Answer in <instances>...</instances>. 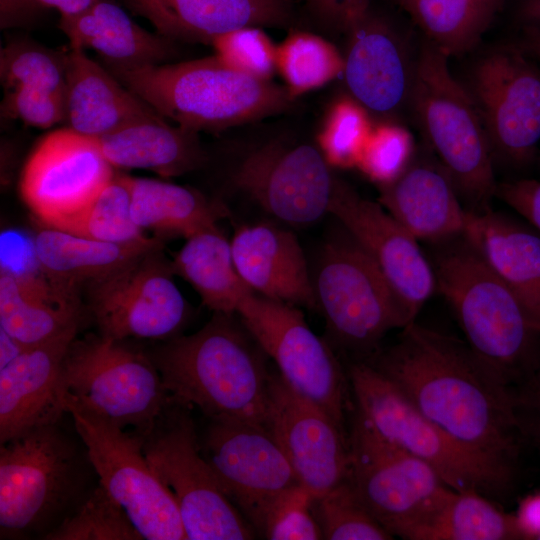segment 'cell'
Segmentation results:
<instances>
[{
	"instance_id": "14",
	"label": "cell",
	"mask_w": 540,
	"mask_h": 540,
	"mask_svg": "<svg viewBox=\"0 0 540 540\" xmlns=\"http://www.w3.org/2000/svg\"><path fill=\"white\" fill-rule=\"evenodd\" d=\"M162 249L88 284L89 310L101 335L160 341L177 336L188 307Z\"/></svg>"
},
{
	"instance_id": "12",
	"label": "cell",
	"mask_w": 540,
	"mask_h": 540,
	"mask_svg": "<svg viewBox=\"0 0 540 540\" xmlns=\"http://www.w3.org/2000/svg\"><path fill=\"white\" fill-rule=\"evenodd\" d=\"M93 470L146 540H185L176 502L151 469L142 434L64 399Z\"/></svg>"
},
{
	"instance_id": "5",
	"label": "cell",
	"mask_w": 540,
	"mask_h": 540,
	"mask_svg": "<svg viewBox=\"0 0 540 540\" xmlns=\"http://www.w3.org/2000/svg\"><path fill=\"white\" fill-rule=\"evenodd\" d=\"M59 422L28 430L0 447L1 538L44 537L87 497V467Z\"/></svg>"
},
{
	"instance_id": "31",
	"label": "cell",
	"mask_w": 540,
	"mask_h": 540,
	"mask_svg": "<svg viewBox=\"0 0 540 540\" xmlns=\"http://www.w3.org/2000/svg\"><path fill=\"white\" fill-rule=\"evenodd\" d=\"M170 263L173 274L187 281L214 313H236L241 299L252 291L237 272L231 242L217 226L186 238Z\"/></svg>"
},
{
	"instance_id": "4",
	"label": "cell",
	"mask_w": 540,
	"mask_h": 540,
	"mask_svg": "<svg viewBox=\"0 0 540 540\" xmlns=\"http://www.w3.org/2000/svg\"><path fill=\"white\" fill-rule=\"evenodd\" d=\"M434 273L473 352L512 391L523 385L540 367V333L512 291L466 241Z\"/></svg>"
},
{
	"instance_id": "47",
	"label": "cell",
	"mask_w": 540,
	"mask_h": 540,
	"mask_svg": "<svg viewBox=\"0 0 540 540\" xmlns=\"http://www.w3.org/2000/svg\"><path fill=\"white\" fill-rule=\"evenodd\" d=\"M513 394L515 414L523 436L540 450V367Z\"/></svg>"
},
{
	"instance_id": "16",
	"label": "cell",
	"mask_w": 540,
	"mask_h": 540,
	"mask_svg": "<svg viewBox=\"0 0 540 540\" xmlns=\"http://www.w3.org/2000/svg\"><path fill=\"white\" fill-rule=\"evenodd\" d=\"M199 441L225 494L256 532L274 500L300 484L267 425L209 419Z\"/></svg>"
},
{
	"instance_id": "30",
	"label": "cell",
	"mask_w": 540,
	"mask_h": 540,
	"mask_svg": "<svg viewBox=\"0 0 540 540\" xmlns=\"http://www.w3.org/2000/svg\"><path fill=\"white\" fill-rule=\"evenodd\" d=\"M97 141L113 167L146 169L163 177L193 171L206 160L198 132L170 125L160 114L131 122Z\"/></svg>"
},
{
	"instance_id": "37",
	"label": "cell",
	"mask_w": 540,
	"mask_h": 540,
	"mask_svg": "<svg viewBox=\"0 0 540 540\" xmlns=\"http://www.w3.org/2000/svg\"><path fill=\"white\" fill-rule=\"evenodd\" d=\"M277 70L295 98L343 76L344 56L321 36L294 31L277 46Z\"/></svg>"
},
{
	"instance_id": "44",
	"label": "cell",
	"mask_w": 540,
	"mask_h": 540,
	"mask_svg": "<svg viewBox=\"0 0 540 540\" xmlns=\"http://www.w3.org/2000/svg\"><path fill=\"white\" fill-rule=\"evenodd\" d=\"M211 45L224 63L249 76L271 80L277 70V46L261 27L233 30L214 39Z\"/></svg>"
},
{
	"instance_id": "27",
	"label": "cell",
	"mask_w": 540,
	"mask_h": 540,
	"mask_svg": "<svg viewBox=\"0 0 540 540\" xmlns=\"http://www.w3.org/2000/svg\"><path fill=\"white\" fill-rule=\"evenodd\" d=\"M64 100L68 127L95 138L158 114L78 47L67 52Z\"/></svg>"
},
{
	"instance_id": "45",
	"label": "cell",
	"mask_w": 540,
	"mask_h": 540,
	"mask_svg": "<svg viewBox=\"0 0 540 540\" xmlns=\"http://www.w3.org/2000/svg\"><path fill=\"white\" fill-rule=\"evenodd\" d=\"M1 115L37 128H50L65 120L63 95L40 89L19 87L5 91Z\"/></svg>"
},
{
	"instance_id": "11",
	"label": "cell",
	"mask_w": 540,
	"mask_h": 540,
	"mask_svg": "<svg viewBox=\"0 0 540 540\" xmlns=\"http://www.w3.org/2000/svg\"><path fill=\"white\" fill-rule=\"evenodd\" d=\"M318 310L337 346L366 359L391 330L410 321L384 275L352 238L325 244L313 279Z\"/></svg>"
},
{
	"instance_id": "48",
	"label": "cell",
	"mask_w": 540,
	"mask_h": 540,
	"mask_svg": "<svg viewBox=\"0 0 540 540\" xmlns=\"http://www.w3.org/2000/svg\"><path fill=\"white\" fill-rule=\"evenodd\" d=\"M314 15L327 26L348 32L370 9L372 0H306Z\"/></svg>"
},
{
	"instance_id": "15",
	"label": "cell",
	"mask_w": 540,
	"mask_h": 540,
	"mask_svg": "<svg viewBox=\"0 0 540 540\" xmlns=\"http://www.w3.org/2000/svg\"><path fill=\"white\" fill-rule=\"evenodd\" d=\"M467 89L493 157L517 167L530 163L540 142V68L523 50L498 47L475 64Z\"/></svg>"
},
{
	"instance_id": "20",
	"label": "cell",
	"mask_w": 540,
	"mask_h": 540,
	"mask_svg": "<svg viewBox=\"0 0 540 540\" xmlns=\"http://www.w3.org/2000/svg\"><path fill=\"white\" fill-rule=\"evenodd\" d=\"M329 213L378 266L411 322L436 288L434 268L418 240L379 202L359 196L337 179Z\"/></svg>"
},
{
	"instance_id": "46",
	"label": "cell",
	"mask_w": 540,
	"mask_h": 540,
	"mask_svg": "<svg viewBox=\"0 0 540 540\" xmlns=\"http://www.w3.org/2000/svg\"><path fill=\"white\" fill-rule=\"evenodd\" d=\"M495 197L503 201L540 234V181L519 179L497 184Z\"/></svg>"
},
{
	"instance_id": "34",
	"label": "cell",
	"mask_w": 540,
	"mask_h": 540,
	"mask_svg": "<svg viewBox=\"0 0 540 540\" xmlns=\"http://www.w3.org/2000/svg\"><path fill=\"white\" fill-rule=\"evenodd\" d=\"M448 57L473 50L504 0H393Z\"/></svg>"
},
{
	"instance_id": "18",
	"label": "cell",
	"mask_w": 540,
	"mask_h": 540,
	"mask_svg": "<svg viewBox=\"0 0 540 540\" xmlns=\"http://www.w3.org/2000/svg\"><path fill=\"white\" fill-rule=\"evenodd\" d=\"M233 181L273 217L307 225L329 213L337 178L319 148L275 141L247 154Z\"/></svg>"
},
{
	"instance_id": "24",
	"label": "cell",
	"mask_w": 540,
	"mask_h": 540,
	"mask_svg": "<svg viewBox=\"0 0 540 540\" xmlns=\"http://www.w3.org/2000/svg\"><path fill=\"white\" fill-rule=\"evenodd\" d=\"M461 235L508 286L540 333V234L486 209L466 210Z\"/></svg>"
},
{
	"instance_id": "6",
	"label": "cell",
	"mask_w": 540,
	"mask_h": 540,
	"mask_svg": "<svg viewBox=\"0 0 540 540\" xmlns=\"http://www.w3.org/2000/svg\"><path fill=\"white\" fill-rule=\"evenodd\" d=\"M448 58L424 39L409 107L458 195L471 205L468 210L483 211L495 197L494 157L477 106L452 75Z\"/></svg>"
},
{
	"instance_id": "35",
	"label": "cell",
	"mask_w": 540,
	"mask_h": 540,
	"mask_svg": "<svg viewBox=\"0 0 540 540\" xmlns=\"http://www.w3.org/2000/svg\"><path fill=\"white\" fill-rule=\"evenodd\" d=\"M525 539L516 516L476 491H453L408 540Z\"/></svg>"
},
{
	"instance_id": "43",
	"label": "cell",
	"mask_w": 540,
	"mask_h": 540,
	"mask_svg": "<svg viewBox=\"0 0 540 540\" xmlns=\"http://www.w3.org/2000/svg\"><path fill=\"white\" fill-rule=\"evenodd\" d=\"M313 495L301 484L281 493L266 511L257 532L270 540H319Z\"/></svg>"
},
{
	"instance_id": "29",
	"label": "cell",
	"mask_w": 540,
	"mask_h": 540,
	"mask_svg": "<svg viewBox=\"0 0 540 540\" xmlns=\"http://www.w3.org/2000/svg\"><path fill=\"white\" fill-rule=\"evenodd\" d=\"M44 275L61 296L76 299V286L101 279L146 252L163 246L158 237L132 243H113L76 236L47 227L33 238Z\"/></svg>"
},
{
	"instance_id": "41",
	"label": "cell",
	"mask_w": 540,
	"mask_h": 540,
	"mask_svg": "<svg viewBox=\"0 0 540 540\" xmlns=\"http://www.w3.org/2000/svg\"><path fill=\"white\" fill-rule=\"evenodd\" d=\"M370 112L352 96L336 100L318 134V147L330 166L357 167L372 131Z\"/></svg>"
},
{
	"instance_id": "8",
	"label": "cell",
	"mask_w": 540,
	"mask_h": 540,
	"mask_svg": "<svg viewBox=\"0 0 540 540\" xmlns=\"http://www.w3.org/2000/svg\"><path fill=\"white\" fill-rule=\"evenodd\" d=\"M190 408L170 396L143 435L145 457L176 502L186 540L254 539V528L225 494L202 454Z\"/></svg>"
},
{
	"instance_id": "50",
	"label": "cell",
	"mask_w": 540,
	"mask_h": 540,
	"mask_svg": "<svg viewBox=\"0 0 540 540\" xmlns=\"http://www.w3.org/2000/svg\"><path fill=\"white\" fill-rule=\"evenodd\" d=\"M515 516L525 539L540 540V490L520 502Z\"/></svg>"
},
{
	"instance_id": "51",
	"label": "cell",
	"mask_w": 540,
	"mask_h": 540,
	"mask_svg": "<svg viewBox=\"0 0 540 540\" xmlns=\"http://www.w3.org/2000/svg\"><path fill=\"white\" fill-rule=\"evenodd\" d=\"M26 348L27 346L0 328V368L18 357Z\"/></svg>"
},
{
	"instance_id": "1",
	"label": "cell",
	"mask_w": 540,
	"mask_h": 540,
	"mask_svg": "<svg viewBox=\"0 0 540 540\" xmlns=\"http://www.w3.org/2000/svg\"><path fill=\"white\" fill-rule=\"evenodd\" d=\"M430 421L471 450L517 469L525 440L513 391L467 342L413 322L363 359Z\"/></svg>"
},
{
	"instance_id": "9",
	"label": "cell",
	"mask_w": 540,
	"mask_h": 540,
	"mask_svg": "<svg viewBox=\"0 0 540 540\" xmlns=\"http://www.w3.org/2000/svg\"><path fill=\"white\" fill-rule=\"evenodd\" d=\"M61 381L64 399L142 435L170 399L148 353L101 334L70 343Z\"/></svg>"
},
{
	"instance_id": "33",
	"label": "cell",
	"mask_w": 540,
	"mask_h": 540,
	"mask_svg": "<svg viewBox=\"0 0 540 540\" xmlns=\"http://www.w3.org/2000/svg\"><path fill=\"white\" fill-rule=\"evenodd\" d=\"M83 320L76 299L40 291L0 274V328L29 347L78 332Z\"/></svg>"
},
{
	"instance_id": "42",
	"label": "cell",
	"mask_w": 540,
	"mask_h": 540,
	"mask_svg": "<svg viewBox=\"0 0 540 540\" xmlns=\"http://www.w3.org/2000/svg\"><path fill=\"white\" fill-rule=\"evenodd\" d=\"M415 153L412 134L393 122L374 125L366 141L357 168L380 186L397 179L411 164Z\"/></svg>"
},
{
	"instance_id": "25",
	"label": "cell",
	"mask_w": 540,
	"mask_h": 540,
	"mask_svg": "<svg viewBox=\"0 0 540 540\" xmlns=\"http://www.w3.org/2000/svg\"><path fill=\"white\" fill-rule=\"evenodd\" d=\"M128 4L172 41L209 44L239 28L285 25L292 11L290 0H128Z\"/></svg>"
},
{
	"instance_id": "13",
	"label": "cell",
	"mask_w": 540,
	"mask_h": 540,
	"mask_svg": "<svg viewBox=\"0 0 540 540\" xmlns=\"http://www.w3.org/2000/svg\"><path fill=\"white\" fill-rule=\"evenodd\" d=\"M236 314L284 381L348 430L347 416L354 410L348 373L298 307L249 291Z\"/></svg>"
},
{
	"instance_id": "52",
	"label": "cell",
	"mask_w": 540,
	"mask_h": 540,
	"mask_svg": "<svg viewBox=\"0 0 540 540\" xmlns=\"http://www.w3.org/2000/svg\"><path fill=\"white\" fill-rule=\"evenodd\" d=\"M517 15L523 27L540 29V0H521Z\"/></svg>"
},
{
	"instance_id": "19",
	"label": "cell",
	"mask_w": 540,
	"mask_h": 540,
	"mask_svg": "<svg viewBox=\"0 0 540 540\" xmlns=\"http://www.w3.org/2000/svg\"><path fill=\"white\" fill-rule=\"evenodd\" d=\"M267 426L314 498L349 476L348 430L273 372Z\"/></svg>"
},
{
	"instance_id": "40",
	"label": "cell",
	"mask_w": 540,
	"mask_h": 540,
	"mask_svg": "<svg viewBox=\"0 0 540 540\" xmlns=\"http://www.w3.org/2000/svg\"><path fill=\"white\" fill-rule=\"evenodd\" d=\"M312 509L327 540H390L389 533L369 512L349 478L314 498Z\"/></svg>"
},
{
	"instance_id": "53",
	"label": "cell",
	"mask_w": 540,
	"mask_h": 540,
	"mask_svg": "<svg viewBox=\"0 0 540 540\" xmlns=\"http://www.w3.org/2000/svg\"><path fill=\"white\" fill-rule=\"evenodd\" d=\"M45 7H53L60 15H74L80 13L98 0H39Z\"/></svg>"
},
{
	"instance_id": "26",
	"label": "cell",
	"mask_w": 540,
	"mask_h": 540,
	"mask_svg": "<svg viewBox=\"0 0 540 540\" xmlns=\"http://www.w3.org/2000/svg\"><path fill=\"white\" fill-rule=\"evenodd\" d=\"M378 202L417 240L462 234L466 210L439 162L413 159L397 179L380 186Z\"/></svg>"
},
{
	"instance_id": "39",
	"label": "cell",
	"mask_w": 540,
	"mask_h": 540,
	"mask_svg": "<svg viewBox=\"0 0 540 540\" xmlns=\"http://www.w3.org/2000/svg\"><path fill=\"white\" fill-rule=\"evenodd\" d=\"M45 540H143L122 506L99 484Z\"/></svg>"
},
{
	"instance_id": "17",
	"label": "cell",
	"mask_w": 540,
	"mask_h": 540,
	"mask_svg": "<svg viewBox=\"0 0 540 540\" xmlns=\"http://www.w3.org/2000/svg\"><path fill=\"white\" fill-rule=\"evenodd\" d=\"M97 138L69 127L45 135L21 172L19 190L28 208L56 228L84 209L115 176Z\"/></svg>"
},
{
	"instance_id": "22",
	"label": "cell",
	"mask_w": 540,
	"mask_h": 540,
	"mask_svg": "<svg viewBox=\"0 0 540 540\" xmlns=\"http://www.w3.org/2000/svg\"><path fill=\"white\" fill-rule=\"evenodd\" d=\"M78 332L27 347L0 368V443L42 425L57 423L66 413L62 363Z\"/></svg>"
},
{
	"instance_id": "49",
	"label": "cell",
	"mask_w": 540,
	"mask_h": 540,
	"mask_svg": "<svg viewBox=\"0 0 540 540\" xmlns=\"http://www.w3.org/2000/svg\"><path fill=\"white\" fill-rule=\"evenodd\" d=\"M44 7L39 0H0V27L9 29L28 25Z\"/></svg>"
},
{
	"instance_id": "10",
	"label": "cell",
	"mask_w": 540,
	"mask_h": 540,
	"mask_svg": "<svg viewBox=\"0 0 540 540\" xmlns=\"http://www.w3.org/2000/svg\"><path fill=\"white\" fill-rule=\"evenodd\" d=\"M351 416L348 478L374 518L408 540L454 490L428 464L382 436L355 406Z\"/></svg>"
},
{
	"instance_id": "2",
	"label": "cell",
	"mask_w": 540,
	"mask_h": 540,
	"mask_svg": "<svg viewBox=\"0 0 540 540\" xmlns=\"http://www.w3.org/2000/svg\"><path fill=\"white\" fill-rule=\"evenodd\" d=\"M235 315L215 312L197 332L164 340L148 354L180 403L208 419L267 425L269 357Z\"/></svg>"
},
{
	"instance_id": "54",
	"label": "cell",
	"mask_w": 540,
	"mask_h": 540,
	"mask_svg": "<svg viewBox=\"0 0 540 540\" xmlns=\"http://www.w3.org/2000/svg\"><path fill=\"white\" fill-rule=\"evenodd\" d=\"M522 50L540 62V29L523 27Z\"/></svg>"
},
{
	"instance_id": "3",
	"label": "cell",
	"mask_w": 540,
	"mask_h": 540,
	"mask_svg": "<svg viewBox=\"0 0 540 540\" xmlns=\"http://www.w3.org/2000/svg\"><path fill=\"white\" fill-rule=\"evenodd\" d=\"M108 70L158 114L196 132L261 120L294 100L285 86L239 72L216 55Z\"/></svg>"
},
{
	"instance_id": "36",
	"label": "cell",
	"mask_w": 540,
	"mask_h": 540,
	"mask_svg": "<svg viewBox=\"0 0 540 540\" xmlns=\"http://www.w3.org/2000/svg\"><path fill=\"white\" fill-rule=\"evenodd\" d=\"M55 229L113 243L148 238L132 218L130 176L126 175H115L84 209Z\"/></svg>"
},
{
	"instance_id": "23",
	"label": "cell",
	"mask_w": 540,
	"mask_h": 540,
	"mask_svg": "<svg viewBox=\"0 0 540 540\" xmlns=\"http://www.w3.org/2000/svg\"><path fill=\"white\" fill-rule=\"evenodd\" d=\"M230 242L237 272L253 292L318 310L313 279L292 232L267 223L242 225Z\"/></svg>"
},
{
	"instance_id": "38",
	"label": "cell",
	"mask_w": 540,
	"mask_h": 540,
	"mask_svg": "<svg viewBox=\"0 0 540 540\" xmlns=\"http://www.w3.org/2000/svg\"><path fill=\"white\" fill-rule=\"evenodd\" d=\"M67 53L29 39H15L0 53V80L5 91L29 87L64 96Z\"/></svg>"
},
{
	"instance_id": "32",
	"label": "cell",
	"mask_w": 540,
	"mask_h": 540,
	"mask_svg": "<svg viewBox=\"0 0 540 540\" xmlns=\"http://www.w3.org/2000/svg\"><path fill=\"white\" fill-rule=\"evenodd\" d=\"M131 213L136 225L158 235L185 239L217 226L224 206L190 187L152 178L130 176Z\"/></svg>"
},
{
	"instance_id": "7",
	"label": "cell",
	"mask_w": 540,
	"mask_h": 540,
	"mask_svg": "<svg viewBox=\"0 0 540 540\" xmlns=\"http://www.w3.org/2000/svg\"><path fill=\"white\" fill-rule=\"evenodd\" d=\"M355 408L386 439L433 468L455 491L502 501L516 469L459 443L425 417L385 376L365 361L347 369Z\"/></svg>"
},
{
	"instance_id": "28",
	"label": "cell",
	"mask_w": 540,
	"mask_h": 540,
	"mask_svg": "<svg viewBox=\"0 0 540 540\" xmlns=\"http://www.w3.org/2000/svg\"><path fill=\"white\" fill-rule=\"evenodd\" d=\"M59 27L71 47L93 49L108 68L163 64L175 53L172 40L142 28L107 0L74 15H61Z\"/></svg>"
},
{
	"instance_id": "21",
	"label": "cell",
	"mask_w": 540,
	"mask_h": 540,
	"mask_svg": "<svg viewBox=\"0 0 540 540\" xmlns=\"http://www.w3.org/2000/svg\"><path fill=\"white\" fill-rule=\"evenodd\" d=\"M347 34L343 77L350 96L379 116L409 106L416 59L391 22L370 7Z\"/></svg>"
}]
</instances>
